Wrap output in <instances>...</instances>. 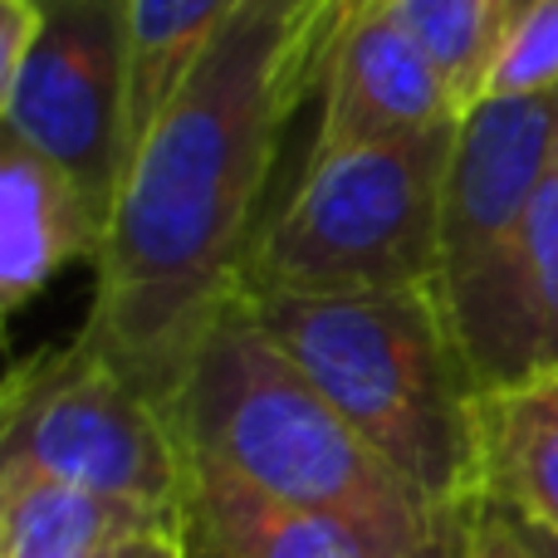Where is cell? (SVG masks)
<instances>
[{"label": "cell", "instance_id": "cell-12", "mask_svg": "<svg viewBox=\"0 0 558 558\" xmlns=\"http://www.w3.org/2000/svg\"><path fill=\"white\" fill-rule=\"evenodd\" d=\"M475 495L481 510L558 534V373L481 392Z\"/></svg>", "mask_w": 558, "mask_h": 558}, {"label": "cell", "instance_id": "cell-13", "mask_svg": "<svg viewBox=\"0 0 558 558\" xmlns=\"http://www.w3.org/2000/svg\"><path fill=\"white\" fill-rule=\"evenodd\" d=\"M157 520L172 514L49 475L0 471V558H104L118 539Z\"/></svg>", "mask_w": 558, "mask_h": 558}, {"label": "cell", "instance_id": "cell-19", "mask_svg": "<svg viewBox=\"0 0 558 558\" xmlns=\"http://www.w3.org/2000/svg\"><path fill=\"white\" fill-rule=\"evenodd\" d=\"M510 530H514V544H520L524 558H558V534L530 530V524H514V520H510Z\"/></svg>", "mask_w": 558, "mask_h": 558}, {"label": "cell", "instance_id": "cell-15", "mask_svg": "<svg viewBox=\"0 0 558 558\" xmlns=\"http://www.w3.org/2000/svg\"><path fill=\"white\" fill-rule=\"evenodd\" d=\"M524 10H530V0H402L397 15L432 49V59L446 69V78L471 108L481 98L495 49L505 45V35Z\"/></svg>", "mask_w": 558, "mask_h": 558}, {"label": "cell", "instance_id": "cell-18", "mask_svg": "<svg viewBox=\"0 0 558 558\" xmlns=\"http://www.w3.org/2000/svg\"><path fill=\"white\" fill-rule=\"evenodd\" d=\"M104 558H192V554H186L182 520H157V524L133 530L128 539H118Z\"/></svg>", "mask_w": 558, "mask_h": 558}, {"label": "cell", "instance_id": "cell-11", "mask_svg": "<svg viewBox=\"0 0 558 558\" xmlns=\"http://www.w3.org/2000/svg\"><path fill=\"white\" fill-rule=\"evenodd\" d=\"M182 534L192 558H397L338 514L265 500L202 465H186Z\"/></svg>", "mask_w": 558, "mask_h": 558}, {"label": "cell", "instance_id": "cell-5", "mask_svg": "<svg viewBox=\"0 0 558 558\" xmlns=\"http://www.w3.org/2000/svg\"><path fill=\"white\" fill-rule=\"evenodd\" d=\"M0 471L49 475L182 520L186 456L172 412L84 333L10 367L0 392Z\"/></svg>", "mask_w": 558, "mask_h": 558}, {"label": "cell", "instance_id": "cell-20", "mask_svg": "<svg viewBox=\"0 0 558 558\" xmlns=\"http://www.w3.org/2000/svg\"><path fill=\"white\" fill-rule=\"evenodd\" d=\"M402 0H338V25L348 20H363V15H377V10H397Z\"/></svg>", "mask_w": 558, "mask_h": 558}, {"label": "cell", "instance_id": "cell-6", "mask_svg": "<svg viewBox=\"0 0 558 558\" xmlns=\"http://www.w3.org/2000/svg\"><path fill=\"white\" fill-rule=\"evenodd\" d=\"M39 10L35 49L0 94V128L113 211L133 162L128 0H39Z\"/></svg>", "mask_w": 558, "mask_h": 558}, {"label": "cell", "instance_id": "cell-2", "mask_svg": "<svg viewBox=\"0 0 558 558\" xmlns=\"http://www.w3.org/2000/svg\"><path fill=\"white\" fill-rule=\"evenodd\" d=\"M186 465L241 481L265 500L338 514L397 558H456L461 534L333 412L235 299L172 402Z\"/></svg>", "mask_w": 558, "mask_h": 558}, {"label": "cell", "instance_id": "cell-17", "mask_svg": "<svg viewBox=\"0 0 558 558\" xmlns=\"http://www.w3.org/2000/svg\"><path fill=\"white\" fill-rule=\"evenodd\" d=\"M456 558H524L520 544H514V530L505 514L475 510L461 530V544H456Z\"/></svg>", "mask_w": 558, "mask_h": 558}, {"label": "cell", "instance_id": "cell-16", "mask_svg": "<svg viewBox=\"0 0 558 558\" xmlns=\"http://www.w3.org/2000/svg\"><path fill=\"white\" fill-rule=\"evenodd\" d=\"M558 94V0H530L485 69L481 98ZM475 98V104H481Z\"/></svg>", "mask_w": 558, "mask_h": 558}, {"label": "cell", "instance_id": "cell-10", "mask_svg": "<svg viewBox=\"0 0 558 558\" xmlns=\"http://www.w3.org/2000/svg\"><path fill=\"white\" fill-rule=\"evenodd\" d=\"M113 211L35 147L0 137V308L20 314L74 260H98Z\"/></svg>", "mask_w": 558, "mask_h": 558}, {"label": "cell", "instance_id": "cell-8", "mask_svg": "<svg viewBox=\"0 0 558 558\" xmlns=\"http://www.w3.org/2000/svg\"><path fill=\"white\" fill-rule=\"evenodd\" d=\"M441 294L485 392L558 373V153L514 241Z\"/></svg>", "mask_w": 558, "mask_h": 558}, {"label": "cell", "instance_id": "cell-3", "mask_svg": "<svg viewBox=\"0 0 558 558\" xmlns=\"http://www.w3.org/2000/svg\"><path fill=\"white\" fill-rule=\"evenodd\" d=\"M289 363L461 534L475 495V407L485 387L456 338L441 284L377 294L241 289Z\"/></svg>", "mask_w": 558, "mask_h": 558}, {"label": "cell", "instance_id": "cell-4", "mask_svg": "<svg viewBox=\"0 0 558 558\" xmlns=\"http://www.w3.org/2000/svg\"><path fill=\"white\" fill-rule=\"evenodd\" d=\"M451 128L308 157L304 182L265 216L245 289L377 294L441 284V196Z\"/></svg>", "mask_w": 558, "mask_h": 558}, {"label": "cell", "instance_id": "cell-7", "mask_svg": "<svg viewBox=\"0 0 558 558\" xmlns=\"http://www.w3.org/2000/svg\"><path fill=\"white\" fill-rule=\"evenodd\" d=\"M558 153V94L481 98L461 113L441 196V289L514 241Z\"/></svg>", "mask_w": 558, "mask_h": 558}, {"label": "cell", "instance_id": "cell-14", "mask_svg": "<svg viewBox=\"0 0 558 558\" xmlns=\"http://www.w3.org/2000/svg\"><path fill=\"white\" fill-rule=\"evenodd\" d=\"M245 0H128L133 35V147L167 108L186 69L211 49L221 25Z\"/></svg>", "mask_w": 558, "mask_h": 558}, {"label": "cell", "instance_id": "cell-9", "mask_svg": "<svg viewBox=\"0 0 558 558\" xmlns=\"http://www.w3.org/2000/svg\"><path fill=\"white\" fill-rule=\"evenodd\" d=\"M318 84L324 98L308 157L432 133L461 123L465 113V98L397 10L338 25Z\"/></svg>", "mask_w": 558, "mask_h": 558}, {"label": "cell", "instance_id": "cell-1", "mask_svg": "<svg viewBox=\"0 0 558 558\" xmlns=\"http://www.w3.org/2000/svg\"><path fill=\"white\" fill-rule=\"evenodd\" d=\"M333 29L338 0H245L133 147L78 333L167 412L245 289L279 137Z\"/></svg>", "mask_w": 558, "mask_h": 558}]
</instances>
